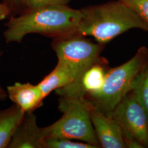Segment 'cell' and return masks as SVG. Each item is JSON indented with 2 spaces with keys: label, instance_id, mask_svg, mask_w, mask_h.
<instances>
[{
  "label": "cell",
  "instance_id": "10",
  "mask_svg": "<svg viewBox=\"0 0 148 148\" xmlns=\"http://www.w3.org/2000/svg\"><path fill=\"white\" fill-rule=\"evenodd\" d=\"M7 96L25 113L34 112L42 106L45 98L38 85L16 82L7 87Z\"/></svg>",
  "mask_w": 148,
  "mask_h": 148
},
{
  "label": "cell",
  "instance_id": "16",
  "mask_svg": "<svg viewBox=\"0 0 148 148\" xmlns=\"http://www.w3.org/2000/svg\"><path fill=\"white\" fill-rule=\"evenodd\" d=\"M71 0H24L27 8L32 9L45 5L66 4Z\"/></svg>",
  "mask_w": 148,
  "mask_h": 148
},
{
  "label": "cell",
  "instance_id": "11",
  "mask_svg": "<svg viewBox=\"0 0 148 148\" xmlns=\"http://www.w3.org/2000/svg\"><path fill=\"white\" fill-rule=\"evenodd\" d=\"M76 79L73 70L68 65L58 60L54 69L38 84L45 98L51 92L68 85Z\"/></svg>",
  "mask_w": 148,
  "mask_h": 148
},
{
  "label": "cell",
  "instance_id": "13",
  "mask_svg": "<svg viewBox=\"0 0 148 148\" xmlns=\"http://www.w3.org/2000/svg\"><path fill=\"white\" fill-rule=\"evenodd\" d=\"M132 92L148 114V60Z\"/></svg>",
  "mask_w": 148,
  "mask_h": 148
},
{
  "label": "cell",
  "instance_id": "6",
  "mask_svg": "<svg viewBox=\"0 0 148 148\" xmlns=\"http://www.w3.org/2000/svg\"><path fill=\"white\" fill-rule=\"evenodd\" d=\"M120 125L123 137L137 139L148 147V114L132 90L112 112L110 116Z\"/></svg>",
  "mask_w": 148,
  "mask_h": 148
},
{
  "label": "cell",
  "instance_id": "3",
  "mask_svg": "<svg viewBox=\"0 0 148 148\" xmlns=\"http://www.w3.org/2000/svg\"><path fill=\"white\" fill-rule=\"evenodd\" d=\"M148 60V49L140 48L127 62L107 71L101 89L85 98L95 110L110 116L116 106L134 88Z\"/></svg>",
  "mask_w": 148,
  "mask_h": 148
},
{
  "label": "cell",
  "instance_id": "19",
  "mask_svg": "<svg viewBox=\"0 0 148 148\" xmlns=\"http://www.w3.org/2000/svg\"><path fill=\"white\" fill-rule=\"evenodd\" d=\"M3 55V52L0 51V58ZM7 93L5 90H4L0 85V101H3L7 97Z\"/></svg>",
  "mask_w": 148,
  "mask_h": 148
},
{
  "label": "cell",
  "instance_id": "9",
  "mask_svg": "<svg viewBox=\"0 0 148 148\" xmlns=\"http://www.w3.org/2000/svg\"><path fill=\"white\" fill-rule=\"evenodd\" d=\"M90 119L98 142L103 148H126L120 125L111 117L97 111L92 106Z\"/></svg>",
  "mask_w": 148,
  "mask_h": 148
},
{
  "label": "cell",
  "instance_id": "4",
  "mask_svg": "<svg viewBox=\"0 0 148 148\" xmlns=\"http://www.w3.org/2000/svg\"><path fill=\"white\" fill-rule=\"evenodd\" d=\"M91 108V104L85 98L59 97L58 109L62 116L42 128L46 139H75L99 148L100 144L90 119Z\"/></svg>",
  "mask_w": 148,
  "mask_h": 148
},
{
  "label": "cell",
  "instance_id": "14",
  "mask_svg": "<svg viewBox=\"0 0 148 148\" xmlns=\"http://www.w3.org/2000/svg\"><path fill=\"white\" fill-rule=\"evenodd\" d=\"M68 138H51L46 139L48 148H97L88 143L74 142Z\"/></svg>",
  "mask_w": 148,
  "mask_h": 148
},
{
  "label": "cell",
  "instance_id": "1",
  "mask_svg": "<svg viewBox=\"0 0 148 148\" xmlns=\"http://www.w3.org/2000/svg\"><path fill=\"white\" fill-rule=\"evenodd\" d=\"M81 10L66 4L45 5L27 9L17 16H11L3 35L5 42L21 43L30 34L55 38L76 32L82 18Z\"/></svg>",
  "mask_w": 148,
  "mask_h": 148
},
{
  "label": "cell",
  "instance_id": "7",
  "mask_svg": "<svg viewBox=\"0 0 148 148\" xmlns=\"http://www.w3.org/2000/svg\"><path fill=\"white\" fill-rule=\"evenodd\" d=\"M101 62V60L92 65L71 83L56 90V94L59 97L85 98L98 92L104 83L107 73Z\"/></svg>",
  "mask_w": 148,
  "mask_h": 148
},
{
  "label": "cell",
  "instance_id": "5",
  "mask_svg": "<svg viewBox=\"0 0 148 148\" xmlns=\"http://www.w3.org/2000/svg\"><path fill=\"white\" fill-rule=\"evenodd\" d=\"M53 40L51 46L58 60L69 66L76 76L75 79L101 60L100 54L103 45L92 42L76 32Z\"/></svg>",
  "mask_w": 148,
  "mask_h": 148
},
{
  "label": "cell",
  "instance_id": "18",
  "mask_svg": "<svg viewBox=\"0 0 148 148\" xmlns=\"http://www.w3.org/2000/svg\"><path fill=\"white\" fill-rule=\"evenodd\" d=\"M12 13L10 7L5 2L0 3V21L5 19Z\"/></svg>",
  "mask_w": 148,
  "mask_h": 148
},
{
  "label": "cell",
  "instance_id": "15",
  "mask_svg": "<svg viewBox=\"0 0 148 148\" xmlns=\"http://www.w3.org/2000/svg\"><path fill=\"white\" fill-rule=\"evenodd\" d=\"M132 9L148 25V0H120Z\"/></svg>",
  "mask_w": 148,
  "mask_h": 148
},
{
  "label": "cell",
  "instance_id": "17",
  "mask_svg": "<svg viewBox=\"0 0 148 148\" xmlns=\"http://www.w3.org/2000/svg\"><path fill=\"white\" fill-rule=\"evenodd\" d=\"M4 2L10 7L12 13L21 14L27 9L24 0H5Z\"/></svg>",
  "mask_w": 148,
  "mask_h": 148
},
{
  "label": "cell",
  "instance_id": "8",
  "mask_svg": "<svg viewBox=\"0 0 148 148\" xmlns=\"http://www.w3.org/2000/svg\"><path fill=\"white\" fill-rule=\"evenodd\" d=\"M8 148H48L42 128L34 112H26L16 129Z\"/></svg>",
  "mask_w": 148,
  "mask_h": 148
},
{
  "label": "cell",
  "instance_id": "2",
  "mask_svg": "<svg viewBox=\"0 0 148 148\" xmlns=\"http://www.w3.org/2000/svg\"><path fill=\"white\" fill-rule=\"evenodd\" d=\"M82 18L76 32L93 37L101 45L132 29L148 32V25L120 0L81 9Z\"/></svg>",
  "mask_w": 148,
  "mask_h": 148
},
{
  "label": "cell",
  "instance_id": "12",
  "mask_svg": "<svg viewBox=\"0 0 148 148\" xmlns=\"http://www.w3.org/2000/svg\"><path fill=\"white\" fill-rule=\"evenodd\" d=\"M24 114L15 104L0 110V148H8Z\"/></svg>",
  "mask_w": 148,
  "mask_h": 148
}]
</instances>
